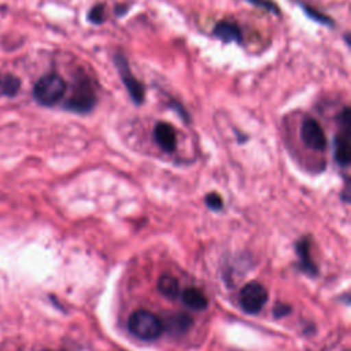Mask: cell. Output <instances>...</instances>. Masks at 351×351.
Wrapping results in <instances>:
<instances>
[{"label":"cell","instance_id":"cell-1","mask_svg":"<svg viewBox=\"0 0 351 351\" xmlns=\"http://www.w3.org/2000/svg\"><path fill=\"white\" fill-rule=\"evenodd\" d=\"M96 103L97 95L90 77L85 71L78 70L73 78L71 92L63 108L75 114H88L95 108Z\"/></svg>","mask_w":351,"mask_h":351},{"label":"cell","instance_id":"cell-2","mask_svg":"<svg viewBox=\"0 0 351 351\" xmlns=\"http://www.w3.org/2000/svg\"><path fill=\"white\" fill-rule=\"evenodd\" d=\"M67 90V82L56 71L41 75L33 85V99L43 107H53L58 104Z\"/></svg>","mask_w":351,"mask_h":351},{"label":"cell","instance_id":"cell-3","mask_svg":"<svg viewBox=\"0 0 351 351\" xmlns=\"http://www.w3.org/2000/svg\"><path fill=\"white\" fill-rule=\"evenodd\" d=\"M128 329L134 337L151 341L162 335L163 325L162 319L154 313L148 310H136L128 319Z\"/></svg>","mask_w":351,"mask_h":351},{"label":"cell","instance_id":"cell-4","mask_svg":"<svg viewBox=\"0 0 351 351\" xmlns=\"http://www.w3.org/2000/svg\"><path fill=\"white\" fill-rule=\"evenodd\" d=\"M114 64L119 73V77L132 99V101L137 106L144 103L145 99V89L144 85L134 77V74L132 73L128 59L125 58L123 53H115L114 56Z\"/></svg>","mask_w":351,"mask_h":351},{"label":"cell","instance_id":"cell-5","mask_svg":"<svg viewBox=\"0 0 351 351\" xmlns=\"http://www.w3.org/2000/svg\"><path fill=\"white\" fill-rule=\"evenodd\" d=\"M267 291L266 288L256 281L245 284L239 293V303L240 307L247 313V314H256L259 313L265 303L267 302Z\"/></svg>","mask_w":351,"mask_h":351},{"label":"cell","instance_id":"cell-6","mask_svg":"<svg viewBox=\"0 0 351 351\" xmlns=\"http://www.w3.org/2000/svg\"><path fill=\"white\" fill-rule=\"evenodd\" d=\"M300 138L306 147L314 151H324L326 148V136L319 122L311 117L303 119L300 126Z\"/></svg>","mask_w":351,"mask_h":351},{"label":"cell","instance_id":"cell-7","mask_svg":"<svg viewBox=\"0 0 351 351\" xmlns=\"http://www.w3.org/2000/svg\"><path fill=\"white\" fill-rule=\"evenodd\" d=\"M163 329L173 335V336H181L185 335L193 325V318L186 313H174L167 315L162 321Z\"/></svg>","mask_w":351,"mask_h":351},{"label":"cell","instance_id":"cell-8","mask_svg":"<svg viewBox=\"0 0 351 351\" xmlns=\"http://www.w3.org/2000/svg\"><path fill=\"white\" fill-rule=\"evenodd\" d=\"M154 140L165 152H173L177 145L176 129L167 122H158L154 128Z\"/></svg>","mask_w":351,"mask_h":351},{"label":"cell","instance_id":"cell-9","mask_svg":"<svg viewBox=\"0 0 351 351\" xmlns=\"http://www.w3.org/2000/svg\"><path fill=\"white\" fill-rule=\"evenodd\" d=\"M213 34L222 43H243V32L240 26L233 21H219L213 29Z\"/></svg>","mask_w":351,"mask_h":351},{"label":"cell","instance_id":"cell-10","mask_svg":"<svg viewBox=\"0 0 351 351\" xmlns=\"http://www.w3.org/2000/svg\"><path fill=\"white\" fill-rule=\"evenodd\" d=\"M296 252L299 255V267L308 276H317L318 274V270H317V266L315 263L313 262L311 256H310V243H308V239L307 237H303L300 239L296 245Z\"/></svg>","mask_w":351,"mask_h":351},{"label":"cell","instance_id":"cell-11","mask_svg":"<svg viewBox=\"0 0 351 351\" xmlns=\"http://www.w3.org/2000/svg\"><path fill=\"white\" fill-rule=\"evenodd\" d=\"M22 86V81L18 75L4 71L0 73V97H8L12 99L15 97Z\"/></svg>","mask_w":351,"mask_h":351},{"label":"cell","instance_id":"cell-12","mask_svg":"<svg viewBox=\"0 0 351 351\" xmlns=\"http://www.w3.org/2000/svg\"><path fill=\"white\" fill-rule=\"evenodd\" d=\"M181 299H182V303L186 307H189L191 310L200 311V310H204L208 306V300H207L206 295L197 288L184 289L182 293H181Z\"/></svg>","mask_w":351,"mask_h":351},{"label":"cell","instance_id":"cell-13","mask_svg":"<svg viewBox=\"0 0 351 351\" xmlns=\"http://www.w3.org/2000/svg\"><path fill=\"white\" fill-rule=\"evenodd\" d=\"M158 289L159 292L167 298V299H176L180 293V284L176 277L171 274H163L160 276L158 281Z\"/></svg>","mask_w":351,"mask_h":351},{"label":"cell","instance_id":"cell-14","mask_svg":"<svg viewBox=\"0 0 351 351\" xmlns=\"http://www.w3.org/2000/svg\"><path fill=\"white\" fill-rule=\"evenodd\" d=\"M302 8L304 10L306 15H307L308 18H311L313 21H315V22H318V23H321V25H325V26H333V19L329 18L328 15L322 14L321 11H317V10H314L313 7L306 5V4H302Z\"/></svg>","mask_w":351,"mask_h":351},{"label":"cell","instance_id":"cell-15","mask_svg":"<svg viewBox=\"0 0 351 351\" xmlns=\"http://www.w3.org/2000/svg\"><path fill=\"white\" fill-rule=\"evenodd\" d=\"M106 19V5L103 3L95 4L88 12V21L95 25L103 23Z\"/></svg>","mask_w":351,"mask_h":351},{"label":"cell","instance_id":"cell-16","mask_svg":"<svg viewBox=\"0 0 351 351\" xmlns=\"http://www.w3.org/2000/svg\"><path fill=\"white\" fill-rule=\"evenodd\" d=\"M245 1L252 4V5H255V7H258V8L266 10L269 12H271V14H276V15L280 14V7L273 0H245Z\"/></svg>","mask_w":351,"mask_h":351},{"label":"cell","instance_id":"cell-17","mask_svg":"<svg viewBox=\"0 0 351 351\" xmlns=\"http://www.w3.org/2000/svg\"><path fill=\"white\" fill-rule=\"evenodd\" d=\"M206 204H207V207H210L214 211H218V210H221L223 207L222 197L218 193H215V192H211V193H208L206 196Z\"/></svg>","mask_w":351,"mask_h":351},{"label":"cell","instance_id":"cell-18","mask_svg":"<svg viewBox=\"0 0 351 351\" xmlns=\"http://www.w3.org/2000/svg\"><path fill=\"white\" fill-rule=\"evenodd\" d=\"M291 311V307L288 304H284V303H277L276 307L273 308V314L276 318H280V317H284L287 314H289Z\"/></svg>","mask_w":351,"mask_h":351},{"label":"cell","instance_id":"cell-19","mask_svg":"<svg viewBox=\"0 0 351 351\" xmlns=\"http://www.w3.org/2000/svg\"><path fill=\"white\" fill-rule=\"evenodd\" d=\"M41 351H49V350H41Z\"/></svg>","mask_w":351,"mask_h":351},{"label":"cell","instance_id":"cell-20","mask_svg":"<svg viewBox=\"0 0 351 351\" xmlns=\"http://www.w3.org/2000/svg\"><path fill=\"white\" fill-rule=\"evenodd\" d=\"M0 8H4V7H0Z\"/></svg>","mask_w":351,"mask_h":351},{"label":"cell","instance_id":"cell-21","mask_svg":"<svg viewBox=\"0 0 351 351\" xmlns=\"http://www.w3.org/2000/svg\"><path fill=\"white\" fill-rule=\"evenodd\" d=\"M346 351H347V350H346Z\"/></svg>","mask_w":351,"mask_h":351}]
</instances>
